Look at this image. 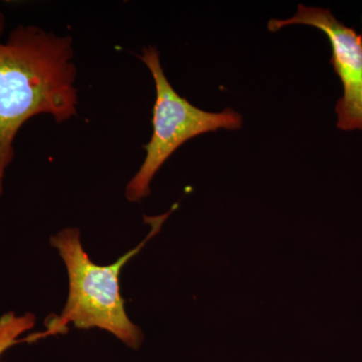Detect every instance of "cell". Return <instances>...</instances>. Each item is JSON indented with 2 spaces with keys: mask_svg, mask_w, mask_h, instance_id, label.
Masks as SVG:
<instances>
[{
  "mask_svg": "<svg viewBox=\"0 0 362 362\" xmlns=\"http://www.w3.org/2000/svg\"><path fill=\"white\" fill-rule=\"evenodd\" d=\"M4 28L0 13V197L21 127L42 114L66 122L78 103L71 37L18 25L2 40Z\"/></svg>",
  "mask_w": 362,
  "mask_h": 362,
  "instance_id": "6da1fadb",
  "label": "cell"
},
{
  "mask_svg": "<svg viewBox=\"0 0 362 362\" xmlns=\"http://www.w3.org/2000/svg\"><path fill=\"white\" fill-rule=\"evenodd\" d=\"M177 207L175 204L168 213L157 216H144L151 226L146 238L115 263L99 266L90 261L84 251L78 228H66L52 235L51 245L58 250L69 276V297L61 315L45 322L47 330L25 337L23 342H35L52 335L65 333L69 324L78 329L108 331L126 346L138 349L142 344L141 329L130 320L120 292V274L130 261L151 238L160 232L166 218Z\"/></svg>",
  "mask_w": 362,
  "mask_h": 362,
  "instance_id": "7a4b0ae2",
  "label": "cell"
},
{
  "mask_svg": "<svg viewBox=\"0 0 362 362\" xmlns=\"http://www.w3.org/2000/svg\"><path fill=\"white\" fill-rule=\"evenodd\" d=\"M139 59L154 80L156 100L152 111V135L144 145V161L126 187V199L140 202L151 194L150 183L169 157L188 140L218 129L238 130L243 118L230 108L214 113L194 106L171 86L156 47H144Z\"/></svg>",
  "mask_w": 362,
  "mask_h": 362,
  "instance_id": "3957f363",
  "label": "cell"
},
{
  "mask_svg": "<svg viewBox=\"0 0 362 362\" xmlns=\"http://www.w3.org/2000/svg\"><path fill=\"white\" fill-rule=\"evenodd\" d=\"M291 25H310L325 33L332 49L330 64L343 86V96L335 107L337 127L362 130V35L343 25L328 9L303 4L289 20L269 21L268 30L277 32Z\"/></svg>",
  "mask_w": 362,
  "mask_h": 362,
  "instance_id": "277c9868",
  "label": "cell"
},
{
  "mask_svg": "<svg viewBox=\"0 0 362 362\" xmlns=\"http://www.w3.org/2000/svg\"><path fill=\"white\" fill-rule=\"evenodd\" d=\"M35 324V317L30 313L18 315L8 312L0 316V357L13 345L23 342L20 337L33 329Z\"/></svg>",
  "mask_w": 362,
  "mask_h": 362,
  "instance_id": "5b68a950",
  "label": "cell"
}]
</instances>
